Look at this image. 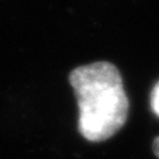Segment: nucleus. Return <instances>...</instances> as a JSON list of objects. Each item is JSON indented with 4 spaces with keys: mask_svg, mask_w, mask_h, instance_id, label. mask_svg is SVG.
<instances>
[{
    "mask_svg": "<svg viewBox=\"0 0 159 159\" xmlns=\"http://www.w3.org/2000/svg\"><path fill=\"white\" fill-rule=\"evenodd\" d=\"M69 84L78 103V131L90 142L117 134L127 121L129 98L116 65L107 61L74 68Z\"/></svg>",
    "mask_w": 159,
    "mask_h": 159,
    "instance_id": "f257e3e1",
    "label": "nucleus"
},
{
    "mask_svg": "<svg viewBox=\"0 0 159 159\" xmlns=\"http://www.w3.org/2000/svg\"><path fill=\"white\" fill-rule=\"evenodd\" d=\"M150 107L152 113L159 118V81L154 85L150 94Z\"/></svg>",
    "mask_w": 159,
    "mask_h": 159,
    "instance_id": "f03ea898",
    "label": "nucleus"
},
{
    "mask_svg": "<svg viewBox=\"0 0 159 159\" xmlns=\"http://www.w3.org/2000/svg\"><path fill=\"white\" fill-rule=\"evenodd\" d=\"M152 151H154V154H155V157L159 158V137H157L155 139H154V142H152Z\"/></svg>",
    "mask_w": 159,
    "mask_h": 159,
    "instance_id": "7ed1b4c3",
    "label": "nucleus"
}]
</instances>
